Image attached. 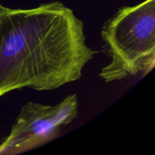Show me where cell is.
Wrapping results in <instances>:
<instances>
[{"mask_svg": "<svg viewBox=\"0 0 155 155\" xmlns=\"http://www.w3.org/2000/svg\"><path fill=\"white\" fill-rule=\"evenodd\" d=\"M95 53L86 44L83 21L60 2L30 9L0 8V97L77 81Z\"/></svg>", "mask_w": 155, "mask_h": 155, "instance_id": "cell-1", "label": "cell"}, {"mask_svg": "<svg viewBox=\"0 0 155 155\" xmlns=\"http://www.w3.org/2000/svg\"><path fill=\"white\" fill-rule=\"evenodd\" d=\"M111 62L100 74L110 83L151 72L155 65V0L120 9L101 30Z\"/></svg>", "mask_w": 155, "mask_h": 155, "instance_id": "cell-2", "label": "cell"}, {"mask_svg": "<svg viewBox=\"0 0 155 155\" xmlns=\"http://www.w3.org/2000/svg\"><path fill=\"white\" fill-rule=\"evenodd\" d=\"M76 94L56 105L29 101L21 108L10 134L0 144V155L26 152L48 143L58 136L61 127L77 117Z\"/></svg>", "mask_w": 155, "mask_h": 155, "instance_id": "cell-3", "label": "cell"}, {"mask_svg": "<svg viewBox=\"0 0 155 155\" xmlns=\"http://www.w3.org/2000/svg\"><path fill=\"white\" fill-rule=\"evenodd\" d=\"M1 6H2V5H1V4H0V8H1Z\"/></svg>", "mask_w": 155, "mask_h": 155, "instance_id": "cell-4", "label": "cell"}]
</instances>
